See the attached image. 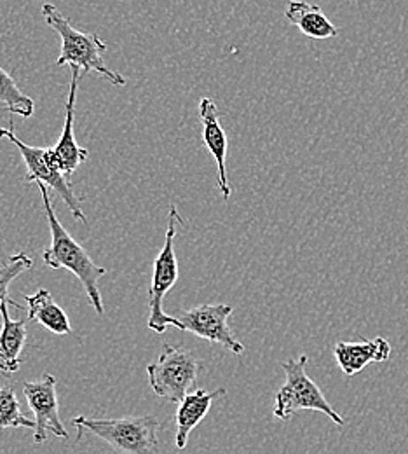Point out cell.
<instances>
[{
  "mask_svg": "<svg viewBox=\"0 0 408 454\" xmlns=\"http://www.w3.org/2000/svg\"><path fill=\"white\" fill-rule=\"evenodd\" d=\"M0 104H4L9 113L19 115L23 119H30L35 113L34 100L18 88L12 75L7 74L2 67H0Z\"/></svg>",
  "mask_w": 408,
  "mask_h": 454,
  "instance_id": "17",
  "label": "cell"
},
{
  "mask_svg": "<svg viewBox=\"0 0 408 454\" xmlns=\"http://www.w3.org/2000/svg\"><path fill=\"white\" fill-rule=\"evenodd\" d=\"M199 117L203 124V140L210 154L213 156L219 168V187L222 191L224 200L231 198V184L227 178V135L219 121V109L212 98H203L199 102Z\"/></svg>",
  "mask_w": 408,
  "mask_h": 454,
  "instance_id": "11",
  "label": "cell"
},
{
  "mask_svg": "<svg viewBox=\"0 0 408 454\" xmlns=\"http://www.w3.org/2000/svg\"><path fill=\"white\" fill-rule=\"evenodd\" d=\"M220 397H226L224 388H217L213 392L196 390L183 397L176 411L175 444L178 450H185L190 432L206 418L213 400Z\"/></svg>",
  "mask_w": 408,
  "mask_h": 454,
  "instance_id": "13",
  "label": "cell"
},
{
  "mask_svg": "<svg viewBox=\"0 0 408 454\" xmlns=\"http://www.w3.org/2000/svg\"><path fill=\"white\" fill-rule=\"evenodd\" d=\"M77 427V441L82 430L105 441L116 453L149 454L159 451L161 423L156 416H129L119 419H91L79 416L73 419Z\"/></svg>",
  "mask_w": 408,
  "mask_h": 454,
  "instance_id": "3",
  "label": "cell"
},
{
  "mask_svg": "<svg viewBox=\"0 0 408 454\" xmlns=\"http://www.w3.org/2000/svg\"><path fill=\"white\" fill-rule=\"evenodd\" d=\"M0 138H7L9 142H12L18 147V151H19V154H21L25 165H27V170H28V175L25 178L27 184H32V182L39 184L41 182V184L48 185L68 205L75 221L86 223V214L82 212V201L73 192V185L68 180V176L65 173H61V170L57 167L50 149H41V147H32V145L23 144L16 137L12 124H11L9 129L0 128Z\"/></svg>",
  "mask_w": 408,
  "mask_h": 454,
  "instance_id": "7",
  "label": "cell"
},
{
  "mask_svg": "<svg viewBox=\"0 0 408 454\" xmlns=\"http://www.w3.org/2000/svg\"><path fill=\"white\" fill-rule=\"evenodd\" d=\"M34 266V261L30 255H27L25 252H19L16 255H11L9 261L5 264L0 266V306L4 302H9L12 308L21 309V306L18 302H14L9 295V286L11 284L25 271H28Z\"/></svg>",
  "mask_w": 408,
  "mask_h": 454,
  "instance_id": "19",
  "label": "cell"
},
{
  "mask_svg": "<svg viewBox=\"0 0 408 454\" xmlns=\"http://www.w3.org/2000/svg\"><path fill=\"white\" fill-rule=\"evenodd\" d=\"M72 79H70V90H68V100H66V115H65V126L61 131L58 144L50 147L51 156L57 163L61 173L70 176L77 170L89 156V153L81 147L73 135V121H75V100H77V90H79V79H81V68L70 67Z\"/></svg>",
  "mask_w": 408,
  "mask_h": 454,
  "instance_id": "10",
  "label": "cell"
},
{
  "mask_svg": "<svg viewBox=\"0 0 408 454\" xmlns=\"http://www.w3.org/2000/svg\"><path fill=\"white\" fill-rule=\"evenodd\" d=\"M0 428H35V419L21 412V403L11 387L0 388Z\"/></svg>",
  "mask_w": 408,
  "mask_h": 454,
  "instance_id": "18",
  "label": "cell"
},
{
  "mask_svg": "<svg viewBox=\"0 0 408 454\" xmlns=\"http://www.w3.org/2000/svg\"><path fill=\"white\" fill-rule=\"evenodd\" d=\"M391 344L386 338L368 340L361 338V342H337L334 346V356L346 376L359 374L368 364L388 362L391 356Z\"/></svg>",
  "mask_w": 408,
  "mask_h": 454,
  "instance_id": "12",
  "label": "cell"
},
{
  "mask_svg": "<svg viewBox=\"0 0 408 454\" xmlns=\"http://www.w3.org/2000/svg\"><path fill=\"white\" fill-rule=\"evenodd\" d=\"M185 226L183 219L180 217V212L175 205L170 207L168 215V231L163 250L158 254L154 261V271H152V282L149 288V329L156 334L166 333L170 327H178L175 317H170L163 309V301L166 294L173 288L178 280V259L175 252L176 226Z\"/></svg>",
  "mask_w": 408,
  "mask_h": 454,
  "instance_id": "5",
  "label": "cell"
},
{
  "mask_svg": "<svg viewBox=\"0 0 408 454\" xmlns=\"http://www.w3.org/2000/svg\"><path fill=\"white\" fill-rule=\"evenodd\" d=\"M204 365L187 349L165 344L156 364L147 367L150 388L158 397L180 403L197 383Z\"/></svg>",
  "mask_w": 408,
  "mask_h": 454,
  "instance_id": "6",
  "label": "cell"
},
{
  "mask_svg": "<svg viewBox=\"0 0 408 454\" xmlns=\"http://www.w3.org/2000/svg\"><path fill=\"white\" fill-rule=\"evenodd\" d=\"M42 18L50 28H53L61 39V53L58 58V67H79L84 74L96 72L104 75L114 86H126L127 79L112 70L107 61V44L96 34H86L77 30L70 20H66L58 9L46 2L42 5Z\"/></svg>",
  "mask_w": 408,
  "mask_h": 454,
  "instance_id": "2",
  "label": "cell"
},
{
  "mask_svg": "<svg viewBox=\"0 0 408 454\" xmlns=\"http://www.w3.org/2000/svg\"><path fill=\"white\" fill-rule=\"evenodd\" d=\"M233 306L227 304H199L176 315L178 331L190 333L201 340L222 344L234 355H242L244 346L235 340L229 327Z\"/></svg>",
  "mask_w": 408,
  "mask_h": 454,
  "instance_id": "8",
  "label": "cell"
},
{
  "mask_svg": "<svg viewBox=\"0 0 408 454\" xmlns=\"http://www.w3.org/2000/svg\"><path fill=\"white\" fill-rule=\"evenodd\" d=\"M7 306L9 302H4L0 306L2 315V331H0V372L4 376H11L19 371L23 360L21 351L27 342V324L30 318L12 320L9 315Z\"/></svg>",
  "mask_w": 408,
  "mask_h": 454,
  "instance_id": "14",
  "label": "cell"
},
{
  "mask_svg": "<svg viewBox=\"0 0 408 454\" xmlns=\"http://www.w3.org/2000/svg\"><path fill=\"white\" fill-rule=\"evenodd\" d=\"M41 189V196L44 201V208H46V215H48V224L51 231V245L50 248H46L42 252V261L48 268L51 270H68L70 273H73L79 282L84 286L88 299L91 302V306L95 308V311L98 315L105 313V306H104V299L98 288V282L102 277L107 275V270L98 266L89 254L84 250V247L81 243H77L72 234L61 226V223L57 217V212L53 208L51 198H50V187L44 184H37Z\"/></svg>",
  "mask_w": 408,
  "mask_h": 454,
  "instance_id": "1",
  "label": "cell"
},
{
  "mask_svg": "<svg viewBox=\"0 0 408 454\" xmlns=\"http://www.w3.org/2000/svg\"><path fill=\"white\" fill-rule=\"evenodd\" d=\"M28 304V318L39 322L50 333L65 336L72 333L70 320L66 313L55 302L51 292L48 288L37 290L34 295H25Z\"/></svg>",
  "mask_w": 408,
  "mask_h": 454,
  "instance_id": "16",
  "label": "cell"
},
{
  "mask_svg": "<svg viewBox=\"0 0 408 454\" xmlns=\"http://www.w3.org/2000/svg\"><path fill=\"white\" fill-rule=\"evenodd\" d=\"M285 16L305 37L323 41L339 35L337 27L316 4L305 0H290L285 9Z\"/></svg>",
  "mask_w": 408,
  "mask_h": 454,
  "instance_id": "15",
  "label": "cell"
},
{
  "mask_svg": "<svg viewBox=\"0 0 408 454\" xmlns=\"http://www.w3.org/2000/svg\"><path fill=\"white\" fill-rule=\"evenodd\" d=\"M307 355H300L298 358H290L281 364L287 380L276 394L274 418L287 421L300 411H316L327 414L337 427H344L346 419L328 403L319 387L307 376Z\"/></svg>",
  "mask_w": 408,
  "mask_h": 454,
  "instance_id": "4",
  "label": "cell"
},
{
  "mask_svg": "<svg viewBox=\"0 0 408 454\" xmlns=\"http://www.w3.org/2000/svg\"><path fill=\"white\" fill-rule=\"evenodd\" d=\"M23 394L35 419L34 442L35 444L46 442L50 432L59 439H68V432L65 430L63 421L59 418L57 378L51 374H44L41 381L25 383Z\"/></svg>",
  "mask_w": 408,
  "mask_h": 454,
  "instance_id": "9",
  "label": "cell"
}]
</instances>
